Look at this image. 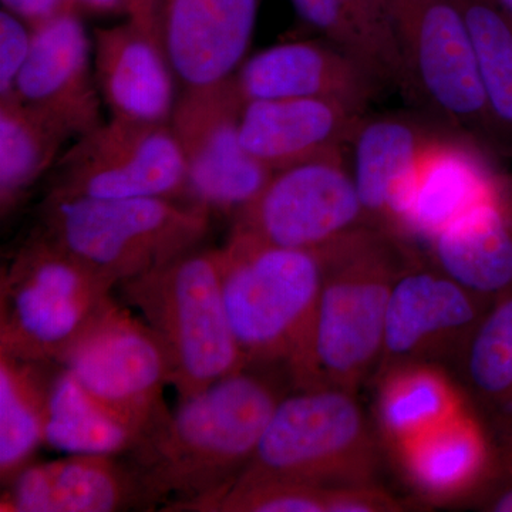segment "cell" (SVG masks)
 <instances>
[{"instance_id":"6da1fadb","label":"cell","mask_w":512,"mask_h":512,"mask_svg":"<svg viewBox=\"0 0 512 512\" xmlns=\"http://www.w3.org/2000/svg\"><path fill=\"white\" fill-rule=\"evenodd\" d=\"M291 390L284 367L247 366L178 399L177 410L128 453L154 508L197 512L228 490Z\"/></svg>"},{"instance_id":"7a4b0ae2","label":"cell","mask_w":512,"mask_h":512,"mask_svg":"<svg viewBox=\"0 0 512 512\" xmlns=\"http://www.w3.org/2000/svg\"><path fill=\"white\" fill-rule=\"evenodd\" d=\"M320 251L322 288L305 349L289 377L293 389L357 393L379 366L387 303L409 244L366 227Z\"/></svg>"},{"instance_id":"3957f363","label":"cell","mask_w":512,"mask_h":512,"mask_svg":"<svg viewBox=\"0 0 512 512\" xmlns=\"http://www.w3.org/2000/svg\"><path fill=\"white\" fill-rule=\"evenodd\" d=\"M211 211L167 198H47L32 234L92 269L121 282L200 247Z\"/></svg>"},{"instance_id":"277c9868","label":"cell","mask_w":512,"mask_h":512,"mask_svg":"<svg viewBox=\"0 0 512 512\" xmlns=\"http://www.w3.org/2000/svg\"><path fill=\"white\" fill-rule=\"evenodd\" d=\"M117 288L163 345L178 399L248 366L225 308L221 249H192Z\"/></svg>"},{"instance_id":"5b68a950","label":"cell","mask_w":512,"mask_h":512,"mask_svg":"<svg viewBox=\"0 0 512 512\" xmlns=\"http://www.w3.org/2000/svg\"><path fill=\"white\" fill-rule=\"evenodd\" d=\"M220 249L229 325L248 366H279L291 373L305 349L322 288V251L275 247L234 234Z\"/></svg>"},{"instance_id":"8992f818","label":"cell","mask_w":512,"mask_h":512,"mask_svg":"<svg viewBox=\"0 0 512 512\" xmlns=\"http://www.w3.org/2000/svg\"><path fill=\"white\" fill-rule=\"evenodd\" d=\"M114 286L30 232L2 269L0 355L62 365L116 303Z\"/></svg>"},{"instance_id":"52a82bcc","label":"cell","mask_w":512,"mask_h":512,"mask_svg":"<svg viewBox=\"0 0 512 512\" xmlns=\"http://www.w3.org/2000/svg\"><path fill=\"white\" fill-rule=\"evenodd\" d=\"M356 394L335 387L291 390L234 483H376L379 447Z\"/></svg>"},{"instance_id":"ba28073f","label":"cell","mask_w":512,"mask_h":512,"mask_svg":"<svg viewBox=\"0 0 512 512\" xmlns=\"http://www.w3.org/2000/svg\"><path fill=\"white\" fill-rule=\"evenodd\" d=\"M409 82V97L440 123L485 147H504L478 76L457 0H387Z\"/></svg>"},{"instance_id":"9c48e42d","label":"cell","mask_w":512,"mask_h":512,"mask_svg":"<svg viewBox=\"0 0 512 512\" xmlns=\"http://www.w3.org/2000/svg\"><path fill=\"white\" fill-rule=\"evenodd\" d=\"M47 198L190 201L187 165L171 123L111 117L56 161Z\"/></svg>"},{"instance_id":"30bf717a","label":"cell","mask_w":512,"mask_h":512,"mask_svg":"<svg viewBox=\"0 0 512 512\" xmlns=\"http://www.w3.org/2000/svg\"><path fill=\"white\" fill-rule=\"evenodd\" d=\"M366 227L365 208L345 154H340L275 171L234 215L231 234L275 247L320 251Z\"/></svg>"},{"instance_id":"8fae6325","label":"cell","mask_w":512,"mask_h":512,"mask_svg":"<svg viewBox=\"0 0 512 512\" xmlns=\"http://www.w3.org/2000/svg\"><path fill=\"white\" fill-rule=\"evenodd\" d=\"M62 365L97 403L133 426L141 440L170 413L163 399L164 387L171 384L163 345L144 320L117 302Z\"/></svg>"},{"instance_id":"7c38bea8","label":"cell","mask_w":512,"mask_h":512,"mask_svg":"<svg viewBox=\"0 0 512 512\" xmlns=\"http://www.w3.org/2000/svg\"><path fill=\"white\" fill-rule=\"evenodd\" d=\"M490 305L409 245L387 303L376 373L407 362L456 365Z\"/></svg>"},{"instance_id":"4fadbf2b","label":"cell","mask_w":512,"mask_h":512,"mask_svg":"<svg viewBox=\"0 0 512 512\" xmlns=\"http://www.w3.org/2000/svg\"><path fill=\"white\" fill-rule=\"evenodd\" d=\"M242 106L231 77L211 89L181 93L171 117L187 165L190 201L211 212L237 214L274 174L242 147Z\"/></svg>"},{"instance_id":"5bb4252c","label":"cell","mask_w":512,"mask_h":512,"mask_svg":"<svg viewBox=\"0 0 512 512\" xmlns=\"http://www.w3.org/2000/svg\"><path fill=\"white\" fill-rule=\"evenodd\" d=\"M503 171L483 143L448 130L427 150L404 194L394 238L427 245L440 232L487 201Z\"/></svg>"},{"instance_id":"9a60e30c","label":"cell","mask_w":512,"mask_h":512,"mask_svg":"<svg viewBox=\"0 0 512 512\" xmlns=\"http://www.w3.org/2000/svg\"><path fill=\"white\" fill-rule=\"evenodd\" d=\"M261 0H161L158 33L183 92L234 76L254 36Z\"/></svg>"},{"instance_id":"2e32d148","label":"cell","mask_w":512,"mask_h":512,"mask_svg":"<svg viewBox=\"0 0 512 512\" xmlns=\"http://www.w3.org/2000/svg\"><path fill=\"white\" fill-rule=\"evenodd\" d=\"M90 49L77 12L36 26L32 50L10 93L60 121L74 138L90 133L104 123Z\"/></svg>"},{"instance_id":"e0dca14e","label":"cell","mask_w":512,"mask_h":512,"mask_svg":"<svg viewBox=\"0 0 512 512\" xmlns=\"http://www.w3.org/2000/svg\"><path fill=\"white\" fill-rule=\"evenodd\" d=\"M232 84L244 104L255 100L329 99L363 111L383 89L363 64L325 39L268 47L239 66Z\"/></svg>"},{"instance_id":"ac0fdd59","label":"cell","mask_w":512,"mask_h":512,"mask_svg":"<svg viewBox=\"0 0 512 512\" xmlns=\"http://www.w3.org/2000/svg\"><path fill=\"white\" fill-rule=\"evenodd\" d=\"M153 510L130 463L117 456L67 454L30 463L3 485L2 512H119Z\"/></svg>"},{"instance_id":"d6986e66","label":"cell","mask_w":512,"mask_h":512,"mask_svg":"<svg viewBox=\"0 0 512 512\" xmlns=\"http://www.w3.org/2000/svg\"><path fill=\"white\" fill-rule=\"evenodd\" d=\"M366 111L329 99L248 101L239 116L245 151L271 171L348 151Z\"/></svg>"},{"instance_id":"ffe728a7","label":"cell","mask_w":512,"mask_h":512,"mask_svg":"<svg viewBox=\"0 0 512 512\" xmlns=\"http://www.w3.org/2000/svg\"><path fill=\"white\" fill-rule=\"evenodd\" d=\"M389 451L423 503L448 505L476 495L480 500L490 488L494 434L473 406Z\"/></svg>"},{"instance_id":"44dd1931","label":"cell","mask_w":512,"mask_h":512,"mask_svg":"<svg viewBox=\"0 0 512 512\" xmlns=\"http://www.w3.org/2000/svg\"><path fill=\"white\" fill-rule=\"evenodd\" d=\"M453 128L410 114L366 116L349 144L357 194L370 227L394 237L407 187L421 158Z\"/></svg>"},{"instance_id":"7402d4cb","label":"cell","mask_w":512,"mask_h":512,"mask_svg":"<svg viewBox=\"0 0 512 512\" xmlns=\"http://www.w3.org/2000/svg\"><path fill=\"white\" fill-rule=\"evenodd\" d=\"M93 37L94 76L111 117L171 123L177 79L161 40L131 20L94 29Z\"/></svg>"},{"instance_id":"603a6c76","label":"cell","mask_w":512,"mask_h":512,"mask_svg":"<svg viewBox=\"0 0 512 512\" xmlns=\"http://www.w3.org/2000/svg\"><path fill=\"white\" fill-rule=\"evenodd\" d=\"M427 256L458 284L493 303L512 292V174L494 194L427 244Z\"/></svg>"},{"instance_id":"cb8c5ba5","label":"cell","mask_w":512,"mask_h":512,"mask_svg":"<svg viewBox=\"0 0 512 512\" xmlns=\"http://www.w3.org/2000/svg\"><path fill=\"white\" fill-rule=\"evenodd\" d=\"M375 420L389 450L436 429L471 407L466 392L439 363L407 362L376 373Z\"/></svg>"},{"instance_id":"d4e9b609","label":"cell","mask_w":512,"mask_h":512,"mask_svg":"<svg viewBox=\"0 0 512 512\" xmlns=\"http://www.w3.org/2000/svg\"><path fill=\"white\" fill-rule=\"evenodd\" d=\"M303 22L366 67L383 87L409 97L387 0H289Z\"/></svg>"},{"instance_id":"484cf974","label":"cell","mask_w":512,"mask_h":512,"mask_svg":"<svg viewBox=\"0 0 512 512\" xmlns=\"http://www.w3.org/2000/svg\"><path fill=\"white\" fill-rule=\"evenodd\" d=\"M72 134L13 93L0 96V215L8 220L62 156Z\"/></svg>"},{"instance_id":"4316f807","label":"cell","mask_w":512,"mask_h":512,"mask_svg":"<svg viewBox=\"0 0 512 512\" xmlns=\"http://www.w3.org/2000/svg\"><path fill=\"white\" fill-rule=\"evenodd\" d=\"M456 367L471 406L494 437L512 426V292L485 311Z\"/></svg>"},{"instance_id":"83f0119b","label":"cell","mask_w":512,"mask_h":512,"mask_svg":"<svg viewBox=\"0 0 512 512\" xmlns=\"http://www.w3.org/2000/svg\"><path fill=\"white\" fill-rule=\"evenodd\" d=\"M133 426L101 406L63 365L47 386L45 446L66 454H128L140 443Z\"/></svg>"},{"instance_id":"f1b7e54d","label":"cell","mask_w":512,"mask_h":512,"mask_svg":"<svg viewBox=\"0 0 512 512\" xmlns=\"http://www.w3.org/2000/svg\"><path fill=\"white\" fill-rule=\"evenodd\" d=\"M57 363L0 355V480L8 484L45 446L47 386Z\"/></svg>"},{"instance_id":"f546056e","label":"cell","mask_w":512,"mask_h":512,"mask_svg":"<svg viewBox=\"0 0 512 512\" xmlns=\"http://www.w3.org/2000/svg\"><path fill=\"white\" fill-rule=\"evenodd\" d=\"M491 119L512 151V16L495 0H457Z\"/></svg>"},{"instance_id":"4dcf8cb0","label":"cell","mask_w":512,"mask_h":512,"mask_svg":"<svg viewBox=\"0 0 512 512\" xmlns=\"http://www.w3.org/2000/svg\"><path fill=\"white\" fill-rule=\"evenodd\" d=\"M332 491L292 481L234 483L197 512H330Z\"/></svg>"},{"instance_id":"1f68e13d","label":"cell","mask_w":512,"mask_h":512,"mask_svg":"<svg viewBox=\"0 0 512 512\" xmlns=\"http://www.w3.org/2000/svg\"><path fill=\"white\" fill-rule=\"evenodd\" d=\"M33 43V29L8 9L0 12V96L12 92Z\"/></svg>"},{"instance_id":"d6a6232c","label":"cell","mask_w":512,"mask_h":512,"mask_svg":"<svg viewBox=\"0 0 512 512\" xmlns=\"http://www.w3.org/2000/svg\"><path fill=\"white\" fill-rule=\"evenodd\" d=\"M406 508L377 483L333 487L330 503V512H397Z\"/></svg>"},{"instance_id":"836d02e7","label":"cell","mask_w":512,"mask_h":512,"mask_svg":"<svg viewBox=\"0 0 512 512\" xmlns=\"http://www.w3.org/2000/svg\"><path fill=\"white\" fill-rule=\"evenodd\" d=\"M2 5L32 29L64 12H74L69 0H2Z\"/></svg>"},{"instance_id":"e575fe53","label":"cell","mask_w":512,"mask_h":512,"mask_svg":"<svg viewBox=\"0 0 512 512\" xmlns=\"http://www.w3.org/2000/svg\"><path fill=\"white\" fill-rule=\"evenodd\" d=\"M494 440L493 478H491L490 488H488L487 493L484 495L493 493V491L505 487V485L512 484V426L504 430L503 433L497 434Z\"/></svg>"},{"instance_id":"d590c367","label":"cell","mask_w":512,"mask_h":512,"mask_svg":"<svg viewBox=\"0 0 512 512\" xmlns=\"http://www.w3.org/2000/svg\"><path fill=\"white\" fill-rule=\"evenodd\" d=\"M160 3L161 0H124V9H126L128 20L160 39V33H158Z\"/></svg>"},{"instance_id":"8d00e7d4","label":"cell","mask_w":512,"mask_h":512,"mask_svg":"<svg viewBox=\"0 0 512 512\" xmlns=\"http://www.w3.org/2000/svg\"><path fill=\"white\" fill-rule=\"evenodd\" d=\"M481 510L491 512H512V484L498 488L478 500Z\"/></svg>"},{"instance_id":"74e56055","label":"cell","mask_w":512,"mask_h":512,"mask_svg":"<svg viewBox=\"0 0 512 512\" xmlns=\"http://www.w3.org/2000/svg\"><path fill=\"white\" fill-rule=\"evenodd\" d=\"M69 5L77 13H79V10L99 13V15L126 12L124 0H69Z\"/></svg>"},{"instance_id":"f35d334b","label":"cell","mask_w":512,"mask_h":512,"mask_svg":"<svg viewBox=\"0 0 512 512\" xmlns=\"http://www.w3.org/2000/svg\"><path fill=\"white\" fill-rule=\"evenodd\" d=\"M495 2H497L508 15L512 16V0H495Z\"/></svg>"},{"instance_id":"ab89813d","label":"cell","mask_w":512,"mask_h":512,"mask_svg":"<svg viewBox=\"0 0 512 512\" xmlns=\"http://www.w3.org/2000/svg\"><path fill=\"white\" fill-rule=\"evenodd\" d=\"M511 153H512V151H511Z\"/></svg>"}]
</instances>
